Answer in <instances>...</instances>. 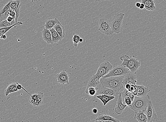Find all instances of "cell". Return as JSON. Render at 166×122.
I'll return each mask as SVG.
<instances>
[{
    "instance_id": "4fadbf2b",
    "label": "cell",
    "mask_w": 166,
    "mask_h": 122,
    "mask_svg": "<svg viewBox=\"0 0 166 122\" xmlns=\"http://www.w3.org/2000/svg\"><path fill=\"white\" fill-rule=\"evenodd\" d=\"M118 98L117 101L116 106L115 108V111L117 114H121L123 113L127 105L123 103L122 98L121 92L118 94Z\"/></svg>"
},
{
    "instance_id": "277c9868",
    "label": "cell",
    "mask_w": 166,
    "mask_h": 122,
    "mask_svg": "<svg viewBox=\"0 0 166 122\" xmlns=\"http://www.w3.org/2000/svg\"><path fill=\"white\" fill-rule=\"evenodd\" d=\"M125 14L123 13L117 14L111 20L112 31L113 33L119 34L122 30V24Z\"/></svg>"
},
{
    "instance_id": "4316f807",
    "label": "cell",
    "mask_w": 166,
    "mask_h": 122,
    "mask_svg": "<svg viewBox=\"0 0 166 122\" xmlns=\"http://www.w3.org/2000/svg\"><path fill=\"white\" fill-rule=\"evenodd\" d=\"M21 6V0L12 1L10 4V9L16 11Z\"/></svg>"
},
{
    "instance_id": "f6af8a7d",
    "label": "cell",
    "mask_w": 166,
    "mask_h": 122,
    "mask_svg": "<svg viewBox=\"0 0 166 122\" xmlns=\"http://www.w3.org/2000/svg\"><path fill=\"white\" fill-rule=\"evenodd\" d=\"M91 122H100V120H96L95 119H94L92 120Z\"/></svg>"
},
{
    "instance_id": "30bf717a",
    "label": "cell",
    "mask_w": 166,
    "mask_h": 122,
    "mask_svg": "<svg viewBox=\"0 0 166 122\" xmlns=\"http://www.w3.org/2000/svg\"><path fill=\"white\" fill-rule=\"evenodd\" d=\"M56 78L57 82L60 84L64 85L69 84V74L66 70H63L61 72L57 74Z\"/></svg>"
},
{
    "instance_id": "8d00e7d4",
    "label": "cell",
    "mask_w": 166,
    "mask_h": 122,
    "mask_svg": "<svg viewBox=\"0 0 166 122\" xmlns=\"http://www.w3.org/2000/svg\"><path fill=\"white\" fill-rule=\"evenodd\" d=\"M135 85H131V88H130L128 90L129 91V92H132L134 90L135 88Z\"/></svg>"
},
{
    "instance_id": "2e32d148",
    "label": "cell",
    "mask_w": 166,
    "mask_h": 122,
    "mask_svg": "<svg viewBox=\"0 0 166 122\" xmlns=\"http://www.w3.org/2000/svg\"><path fill=\"white\" fill-rule=\"evenodd\" d=\"M141 2L145 5V8L147 10H155L156 7L154 0H141Z\"/></svg>"
},
{
    "instance_id": "3957f363",
    "label": "cell",
    "mask_w": 166,
    "mask_h": 122,
    "mask_svg": "<svg viewBox=\"0 0 166 122\" xmlns=\"http://www.w3.org/2000/svg\"><path fill=\"white\" fill-rule=\"evenodd\" d=\"M120 59L122 61L121 65L128 68L132 73L136 74L141 65L140 61L136 58L127 55L122 56L120 57Z\"/></svg>"
},
{
    "instance_id": "b9f144b4",
    "label": "cell",
    "mask_w": 166,
    "mask_h": 122,
    "mask_svg": "<svg viewBox=\"0 0 166 122\" xmlns=\"http://www.w3.org/2000/svg\"><path fill=\"white\" fill-rule=\"evenodd\" d=\"M98 110L96 108H94L92 110L93 112V113L95 114H96L98 113Z\"/></svg>"
},
{
    "instance_id": "7bdbcfd3",
    "label": "cell",
    "mask_w": 166,
    "mask_h": 122,
    "mask_svg": "<svg viewBox=\"0 0 166 122\" xmlns=\"http://www.w3.org/2000/svg\"><path fill=\"white\" fill-rule=\"evenodd\" d=\"M141 3L139 2H138L136 3V6L137 8H139L140 6Z\"/></svg>"
},
{
    "instance_id": "5bb4252c",
    "label": "cell",
    "mask_w": 166,
    "mask_h": 122,
    "mask_svg": "<svg viewBox=\"0 0 166 122\" xmlns=\"http://www.w3.org/2000/svg\"><path fill=\"white\" fill-rule=\"evenodd\" d=\"M42 34L44 40L48 44H53L51 32L50 30L44 28L42 32Z\"/></svg>"
},
{
    "instance_id": "d590c367",
    "label": "cell",
    "mask_w": 166,
    "mask_h": 122,
    "mask_svg": "<svg viewBox=\"0 0 166 122\" xmlns=\"http://www.w3.org/2000/svg\"><path fill=\"white\" fill-rule=\"evenodd\" d=\"M138 85H135V88L134 90L132 92V93L135 95V96H137L138 95Z\"/></svg>"
},
{
    "instance_id": "6da1fadb",
    "label": "cell",
    "mask_w": 166,
    "mask_h": 122,
    "mask_svg": "<svg viewBox=\"0 0 166 122\" xmlns=\"http://www.w3.org/2000/svg\"><path fill=\"white\" fill-rule=\"evenodd\" d=\"M123 77L124 76L101 78L100 79V82L102 87L113 89L118 94L120 90L124 88L122 83Z\"/></svg>"
},
{
    "instance_id": "74e56055",
    "label": "cell",
    "mask_w": 166,
    "mask_h": 122,
    "mask_svg": "<svg viewBox=\"0 0 166 122\" xmlns=\"http://www.w3.org/2000/svg\"><path fill=\"white\" fill-rule=\"evenodd\" d=\"M16 83H17V87H17L18 90H21V89H22L23 87L21 85V84H19V83L17 82H16Z\"/></svg>"
},
{
    "instance_id": "7a4b0ae2",
    "label": "cell",
    "mask_w": 166,
    "mask_h": 122,
    "mask_svg": "<svg viewBox=\"0 0 166 122\" xmlns=\"http://www.w3.org/2000/svg\"><path fill=\"white\" fill-rule=\"evenodd\" d=\"M151 100L150 97L148 94L145 96L142 97L135 96L131 105L129 107L135 112L146 111L148 104Z\"/></svg>"
},
{
    "instance_id": "4dcf8cb0",
    "label": "cell",
    "mask_w": 166,
    "mask_h": 122,
    "mask_svg": "<svg viewBox=\"0 0 166 122\" xmlns=\"http://www.w3.org/2000/svg\"><path fill=\"white\" fill-rule=\"evenodd\" d=\"M80 37L78 35L74 34L73 35V45L75 47H77L78 44L80 43Z\"/></svg>"
},
{
    "instance_id": "8fae6325",
    "label": "cell",
    "mask_w": 166,
    "mask_h": 122,
    "mask_svg": "<svg viewBox=\"0 0 166 122\" xmlns=\"http://www.w3.org/2000/svg\"><path fill=\"white\" fill-rule=\"evenodd\" d=\"M137 82L136 74H133L131 72L124 76L122 82L123 86L126 84L136 85Z\"/></svg>"
},
{
    "instance_id": "f1b7e54d",
    "label": "cell",
    "mask_w": 166,
    "mask_h": 122,
    "mask_svg": "<svg viewBox=\"0 0 166 122\" xmlns=\"http://www.w3.org/2000/svg\"><path fill=\"white\" fill-rule=\"evenodd\" d=\"M16 23L14 19L12 22H8L6 20L2 21L0 22V28L1 27H8L14 25Z\"/></svg>"
},
{
    "instance_id": "83f0119b",
    "label": "cell",
    "mask_w": 166,
    "mask_h": 122,
    "mask_svg": "<svg viewBox=\"0 0 166 122\" xmlns=\"http://www.w3.org/2000/svg\"><path fill=\"white\" fill-rule=\"evenodd\" d=\"M16 86H17V83H13L10 84L5 90V95L7 96L9 94L12 93L13 89Z\"/></svg>"
},
{
    "instance_id": "f35d334b",
    "label": "cell",
    "mask_w": 166,
    "mask_h": 122,
    "mask_svg": "<svg viewBox=\"0 0 166 122\" xmlns=\"http://www.w3.org/2000/svg\"><path fill=\"white\" fill-rule=\"evenodd\" d=\"M131 87V85L129 84H126L124 86V88L128 90Z\"/></svg>"
},
{
    "instance_id": "9c48e42d",
    "label": "cell",
    "mask_w": 166,
    "mask_h": 122,
    "mask_svg": "<svg viewBox=\"0 0 166 122\" xmlns=\"http://www.w3.org/2000/svg\"><path fill=\"white\" fill-rule=\"evenodd\" d=\"M29 102L34 107H39L43 103L44 94L41 92L31 95Z\"/></svg>"
},
{
    "instance_id": "ffe728a7",
    "label": "cell",
    "mask_w": 166,
    "mask_h": 122,
    "mask_svg": "<svg viewBox=\"0 0 166 122\" xmlns=\"http://www.w3.org/2000/svg\"><path fill=\"white\" fill-rule=\"evenodd\" d=\"M95 119L98 120H103L104 121H111L113 122H123L109 115L101 114L98 115V116Z\"/></svg>"
},
{
    "instance_id": "bcb514c9",
    "label": "cell",
    "mask_w": 166,
    "mask_h": 122,
    "mask_svg": "<svg viewBox=\"0 0 166 122\" xmlns=\"http://www.w3.org/2000/svg\"><path fill=\"white\" fill-rule=\"evenodd\" d=\"M95 2H97V1H109V0H94Z\"/></svg>"
},
{
    "instance_id": "5b68a950",
    "label": "cell",
    "mask_w": 166,
    "mask_h": 122,
    "mask_svg": "<svg viewBox=\"0 0 166 122\" xmlns=\"http://www.w3.org/2000/svg\"><path fill=\"white\" fill-rule=\"evenodd\" d=\"M99 30L102 34L110 36L113 34L112 30L111 20L104 18L99 19Z\"/></svg>"
},
{
    "instance_id": "1f68e13d",
    "label": "cell",
    "mask_w": 166,
    "mask_h": 122,
    "mask_svg": "<svg viewBox=\"0 0 166 122\" xmlns=\"http://www.w3.org/2000/svg\"><path fill=\"white\" fill-rule=\"evenodd\" d=\"M132 102V101L130 97L128 96H125L123 100V103L126 105L128 107L131 105Z\"/></svg>"
},
{
    "instance_id": "ac0fdd59",
    "label": "cell",
    "mask_w": 166,
    "mask_h": 122,
    "mask_svg": "<svg viewBox=\"0 0 166 122\" xmlns=\"http://www.w3.org/2000/svg\"><path fill=\"white\" fill-rule=\"evenodd\" d=\"M151 91L148 87H145L143 85H138L137 96L144 97L147 95Z\"/></svg>"
},
{
    "instance_id": "60d3db41",
    "label": "cell",
    "mask_w": 166,
    "mask_h": 122,
    "mask_svg": "<svg viewBox=\"0 0 166 122\" xmlns=\"http://www.w3.org/2000/svg\"><path fill=\"white\" fill-rule=\"evenodd\" d=\"M7 36L6 34H4L1 36L0 39H2L3 40H6L7 38Z\"/></svg>"
},
{
    "instance_id": "ab89813d",
    "label": "cell",
    "mask_w": 166,
    "mask_h": 122,
    "mask_svg": "<svg viewBox=\"0 0 166 122\" xmlns=\"http://www.w3.org/2000/svg\"><path fill=\"white\" fill-rule=\"evenodd\" d=\"M14 20V19H13L12 17H10V16H9V17L7 18V19H6V20H7L8 22H12Z\"/></svg>"
},
{
    "instance_id": "c3c4849f",
    "label": "cell",
    "mask_w": 166,
    "mask_h": 122,
    "mask_svg": "<svg viewBox=\"0 0 166 122\" xmlns=\"http://www.w3.org/2000/svg\"><path fill=\"white\" fill-rule=\"evenodd\" d=\"M32 2H35V1H38V0H30Z\"/></svg>"
},
{
    "instance_id": "7402d4cb",
    "label": "cell",
    "mask_w": 166,
    "mask_h": 122,
    "mask_svg": "<svg viewBox=\"0 0 166 122\" xmlns=\"http://www.w3.org/2000/svg\"><path fill=\"white\" fill-rule=\"evenodd\" d=\"M97 99H99L102 103L104 106H105L110 101L113 100L115 98L114 96H109L105 95H97L96 96Z\"/></svg>"
},
{
    "instance_id": "f907efd6",
    "label": "cell",
    "mask_w": 166,
    "mask_h": 122,
    "mask_svg": "<svg viewBox=\"0 0 166 122\" xmlns=\"http://www.w3.org/2000/svg\"><path fill=\"white\" fill-rule=\"evenodd\" d=\"M104 120H100V122H104Z\"/></svg>"
},
{
    "instance_id": "8992f818",
    "label": "cell",
    "mask_w": 166,
    "mask_h": 122,
    "mask_svg": "<svg viewBox=\"0 0 166 122\" xmlns=\"http://www.w3.org/2000/svg\"><path fill=\"white\" fill-rule=\"evenodd\" d=\"M131 72L126 67L122 65L118 66L113 68L106 75L102 78H106L109 77L123 76Z\"/></svg>"
},
{
    "instance_id": "d6986e66",
    "label": "cell",
    "mask_w": 166,
    "mask_h": 122,
    "mask_svg": "<svg viewBox=\"0 0 166 122\" xmlns=\"http://www.w3.org/2000/svg\"><path fill=\"white\" fill-rule=\"evenodd\" d=\"M144 111L135 112L134 118L139 122H148L147 117Z\"/></svg>"
},
{
    "instance_id": "d4e9b609",
    "label": "cell",
    "mask_w": 166,
    "mask_h": 122,
    "mask_svg": "<svg viewBox=\"0 0 166 122\" xmlns=\"http://www.w3.org/2000/svg\"><path fill=\"white\" fill-rule=\"evenodd\" d=\"M98 88L92 87L86 88L85 90V93L90 96L91 97H96Z\"/></svg>"
},
{
    "instance_id": "ee69618b",
    "label": "cell",
    "mask_w": 166,
    "mask_h": 122,
    "mask_svg": "<svg viewBox=\"0 0 166 122\" xmlns=\"http://www.w3.org/2000/svg\"><path fill=\"white\" fill-rule=\"evenodd\" d=\"M145 8V5L143 3H141L140 6L139 8L141 9H144Z\"/></svg>"
},
{
    "instance_id": "f546056e",
    "label": "cell",
    "mask_w": 166,
    "mask_h": 122,
    "mask_svg": "<svg viewBox=\"0 0 166 122\" xmlns=\"http://www.w3.org/2000/svg\"><path fill=\"white\" fill-rule=\"evenodd\" d=\"M11 1H9V2L2 8V9H1V11H0V15L4 14V13L7 12V11L10 9V6Z\"/></svg>"
},
{
    "instance_id": "e0dca14e",
    "label": "cell",
    "mask_w": 166,
    "mask_h": 122,
    "mask_svg": "<svg viewBox=\"0 0 166 122\" xmlns=\"http://www.w3.org/2000/svg\"><path fill=\"white\" fill-rule=\"evenodd\" d=\"M53 28L57 32L62 39L64 38L66 35L64 27L62 25L61 22L59 21L53 27Z\"/></svg>"
},
{
    "instance_id": "52a82bcc",
    "label": "cell",
    "mask_w": 166,
    "mask_h": 122,
    "mask_svg": "<svg viewBox=\"0 0 166 122\" xmlns=\"http://www.w3.org/2000/svg\"><path fill=\"white\" fill-rule=\"evenodd\" d=\"M113 69V66L108 61H106L101 64L99 65L96 73L95 74L99 79L103 77L108 74Z\"/></svg>"
},
{
    "instance_id": "484cf974",
    "label": "cell",
    "mask_w": 166,
    "mask_h": 122,
    "mask_svg": "<svg viewBox=\"0 0 166 122\" xmlns=\"http://www.w3.org/2000/svg\"><path fill=\"white\" fill-rule=\"evenodd\" d=\"M122 95V100H123L124 97L126 96H128L131 99L132 101L134 100L135 95L133 94L132 92H129L128 90H127L126 89L124 88V90L123 92H121Z\"/></svg>"
},
{
    "instance_id": "44dd1931",
    "label": "cell",
    "mask_w": 166,
    "mask_h": 122,
    "mask_svg": "<svg viewBox=\"0 0 166 122\" xmlns=\"http://www.w3.org/2000/svg\"><path fill=\"white\" fill-rule=\"evenodd\" d=\"M59 22V20L56 18L53 19L50 18L46 22L44 25L45 28L50 30L53 28L56 24Z\"/></svg>"
},
{
    "instance_id": "7c38bea8",
    "label": "cell",
    "mask_w": 166,
    "mask_h": 122,
    "mask_svg": "<svg viewBox=\"0 0 166 122\" xmlns=\"http://www.w3.org/2000/svg\"><path fill=\"white\" fill-rule=\"evenodd\" d=\"M105 95L109 96H114L116 97L118 95L114 90L110 88L99 87L97 92L96 96L99 95Z\"/></svg>"
},
{
    "instance_id": "681fc988",
    "label": "cell",
    "mask_w": 166,
    "mask_h": 122,
    "mask_svg": "<svg viewBox=\"0 0 166 122\" xmlns=\"http://www.w3.org/2000/svg\"><path fill=\"white\" fill-rule=\"evenodd\" d=\"M104 122H113L111 121H105Z\"/></svg>"
},
{
    "instance_id": "9a60e30c",
    "label": "cell",
    "mask_w": 166,
    "mask_h": 122,
    "mask_svg": "<svg viewBox=\"0 0 166 122\" xmlns=\"http://www.w3.org/2000/svg\"><path fill=\"white\" fill-rule=\"evenodd\" d=\"M100 79L97 77L95 74L93 75L88 83L87 88L92 87L95 88H99L100 87Z\"/></svg>"
},
{
    "instance_id": "e575fe53",
    "label": "cell",
    "mask_w": 166,
    "mask_h": 122,
    "mask_svg": "<svg viewBox=\"0 0 166 122\" xmlns=\"http://www.w3.org/2000/svg\"><path fill=\"white\" fill-rule=\"evenodd\" d=\"M9 16L12 18L14 19H15L16 17V13L15 11L12 10H9Z\"/></svg>"
},
{
    "instance_id": "d6a6232c",
    "label": "cell",
    "mask_w": 166,
    "mask_h": 122,
    "mask_svg": "<svg viewBox=\"0 0 166 122\" xmlns=\"http://www.w3.org/2000/svg\"><path fill=\"white\" fill-rule=\"evenodd\" d=\"M9 10L4 13V14L0 15V22L2 21L6 20L7 18L9 16Z\"/></svg>"
},
{
    "instance_id": "603a6c76",
    "label": "cell",
    "mask_w": 166,
    "mask_h": 122,
    "mask_svg": "<svg viewBox=\"0 0 166 122\" xmlns=\"http://www.w3.org/2000/svg\"><path fill=\"white\" fill-rule=\"evenodd\" d=\"M50 31L51 32L52 37V41H53V43H58L59 41H61L62 39L61 37L57 32L55 29L53 28H52L50 30Z\"/></svg>"
},
{
    "instance_id": "7dc6e473",
    "label": "cell",
    "mask_w": 166,
    "mask_h": 122,
    "mask_svg": "<svg viewBox=\"0 0 166 122\" xmlns=\"http://www.w3.org/2000/svg\"><path fill=\"white\" fill-rule=\"evenodd\" d=\"M83 42V39L82 38H80V43H82Z\"/></svg>"
},
{
    "instance_id": "ba28073f",
    "label": "cell",
    "mask_w": 166,
    "mask_h": 122,
    "mask_svg": "<svg viewBox=\"0 0 166 122\" xmlns=\"http://www.w3.org/2000/svg\"><path fill=\"white\" fill-rule=\"evenodd\" d=\"M147 117L148 122H157L158 119L156 113L152 102L151 100L147 105V110L145 111Z\"/></svg>"
},
{
    "instance_id": "836d02e7",
    "label": "cell",
    "mask_w": 166,
    "mask_h": 122,
    "mask_svg": "<svg viewBox=\"0 0 166 122\" xmlns=\"http://www.w3.org/2000/svg\"><path fill=\"white\" fill-rule=\"evenodd\" d=\"M21 6H19L18 8V9L15 11L16 13V17L14 20L16 22H17L18 19L19 15H20V9Z\"/></svg>"
},
{
    "instance_id": "cb8c5ba5",
    "label": "cell",
    "mask_w": 166,
    "mask_h": 122,
    "mask_svg": "<svg viewBox=\"0 0 166 122\" xmlns=\"http://www.w3.org/2000/svg\"><path fill=\"white\" fill-rule=\"evenodd\" d=\"M23 23L21 22H17L15 24L12 26L8 27H1L0 28V38L3 35L6 34V33L9 31L10 30L13 28H16L17 26L20 25H22Z\"/></svg>"
}]
</instances>
